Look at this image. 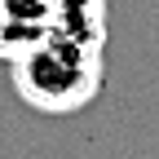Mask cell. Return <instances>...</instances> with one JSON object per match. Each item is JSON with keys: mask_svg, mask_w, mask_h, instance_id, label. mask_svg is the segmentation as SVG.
Segmentation results:
<instances>
[{"mask_svg": "<svg viewBox=\"0 0 159 159\" xmlns=\"http://www.w3.org/2000/svg\"><path fill=\"white\" fill-rule=\"evenodd\" d=\"M9 62H13L18 93L35 111H49V115H66V111L89 106L102 89V49L75 44V40L57 35L53 27Z\"/></svg>", "mask_w": 159, "mask_h": 159, "instance_id": "6da1fadb", "label": "cell"}, {"mask_svg": "<svg viewBox=\"0 0 159 159\" xmlns=\"http://www.w3.org/2000/svg\"><path fill=\"white\" fill-rule=\"evenodd\" d=\"M49 27L75 44L102 49L106 40V0H53L49 5Z\"/></svg>", "mask_w": 159, "mask_h": 159, "instance_id": "7a4b0ae2", "label": "cell"}, {"mask_svg": "<svg viewBox=\"0 0 159 159\" xmlns=\"http://www.w3.org/2000/svg\"><path fill=\"white\" fill-rule=\"evenodd\" d=\"M0 27H5V9H0Z\"/></svg>", "mask_w": 159, "mask_h": 159, "instance_id": "3957f363", "label": "cell"}]
</instances>
